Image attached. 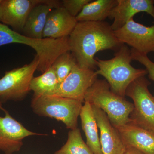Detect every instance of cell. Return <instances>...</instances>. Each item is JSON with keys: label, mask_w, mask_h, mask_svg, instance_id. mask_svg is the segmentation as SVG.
I'll return each mask as SVG.
<instances>
[{"label": "cell", "mask_w": 154, "mask_h": 154, "mask_svg": "<svg viewBox=\"0 0 154 154\" xmlns=\"http://www.w3.org/2000/svg\"><path fill=\"white\" fill-rule=\"evenodd\" d=\"M84 103L79 116L82 128L87 139L86 143L93 154H103L98 134V125L92 106L88 102Z\"/></svg>", "instance_id": "e0dca14e"}, {"label": "cell", "mask_w": 154, "mask_h": 154, "mask_svg": "<svg viewBox=\"0 0 154 154\" xmlns=\"http://www.w3.org/2000/svg\"><path fill=\"white\" fill-rule=\"evenodd\" d=\"M85 102L104 111L116 128L131 122L130 116L133 104L114 93L105 80L97 79L94 82L86 92Z\"/></svg>", "instance_id": "277c9868"}, {"label": "cell", "mask_w": 154, "mask_h": 154, "mask_svg": "<svg viewBox=\"0 0 154 154\" xmlns=\"http://www.w3.org/2000/svg\"><path fill=\"white\" fill-rule=\"evenodd\" d=\"M117 0L91 1L76 17L77 22H103L117 4Z\"/></svg>", "instance_id": "ac0fdd59"}, {"label": "cell", "mask_w": 154, "mask_h": 154, "mask_svg": "<svg viewBox=\"0 0 154 154\" xmlns=\"http://www.w3.org/2000/svg\"><path fill=\"white\" fill-rule=\"evenodd\" d=\"M96 71L81 68L78 65L70 73L58 84L52 96H57L85 102V95L88 89L97 79Z\"/></svg>", "instance_id": "9c48e42d"}, {"label": "cell", "mask_w": 154, "mask_h": 154, "mask_svg": "<svg viewBox=\"0 0 154 154\" xmlns=\"http://www.w3.org/2000/svg\"><path fill=\"white\" fill-rule=\"evenodd\" d=\"M46 0H2L0 22L10 26L18 33H22L28 16L34 7Z\"/></svg>", "instance_id": "8fae6325"}, {"label": "cell", "mask_w": 154, "mask_h": 154, "mask_svg": "<svg viewBox=\"0 0 154 154\" xmlns=\"http://www.w3.org/2000/svg\"><path fill=\"white\" fill-rule=\"evenodd\" d=\"M124 154H144L137 149L131 147H127L126 151Z\"/></svg>", "instance_id": "cb8c5ba5"}, {"label": "cell", "mask_w": 154, "mask_h": 154, "mask_svg": "<svg viewBox=\"0 0 154 154\" xmlns=\"http://www.w3.org/2000/svg\"><path fill=\"white\" fill-rule=\"evenodd\" d=\"M77 65L75 59L70 51L63 53L58 57L51 67L56 75L59 84L69 75Z\"/></svg>", "instance_id": "44dd1931"}, {"label": "cell", "mask_w": 154, "mask_h": 154, "mask_svg": "<svg viewBox=\"0 0 154 154\" xmlns=\"http://www.w3.org/2000/svg\"><path fill=\"white\" fill-rule=\"evenodd\" d=\"M150 83L144 76L130 85L125 96L132 99L133 110L130 116L131 122L154 132V97L149 90Z\"/></svg>", "instance_id": "8992f818"}, {"label": "cell", "mask_w": 154, "mask_h": 154, "mask_svg": "<svg viewBox=\"0 0 154 154\" xmlns=\"http://www.w3.org/2000/svg\"><path fill=\"white\" fill-rule=\"evenodd\" d=\"M60 6L59 1L46 0L34 7L28 16L22 34L31 38H42L48 14L53 9Z\"/></svg>", "instance_id": "2e32d148"}, {"label": "cell", "mask_w": 154, "mask_h": 154, "mask_svg": "<svg viewBox=\"0 0 154 154\" xmlns=\"http://www.w3.org/2000/svg\"><path fill=\"white\" fill-rule=\"evenodd\" d=\"M83 102L75 99L57 96H33L31 107L39 116L61 121L67 129L77 128L78 119Z\"/></svg>", "instance_id": "5b68a950"}, {"label": "cell", "mask_w": 154, "mask_h": 154, "mask_svg": "<svg viewBox=\"0 0 154 154\" xmlns=\"http://www.w3.org/2000/svg\"><path fill=\"white\" fill-rule=\"evenodd\" d=\"M59 82L55 72L51 66L42 74L33 77L30 85L33 96H52L56 90Z\"/></svg>", "instance_id": "d6986e66"}, {"label": "cell", "mask_w": 154, "mask_h": 154, "mask_svg": "<svg viewBox=\"0 0 154 154\" xmlns=\"http://www.w3.org/2000/svg\"><path fill=\"white\" fill-rule=\"evenodd\" d=\"M92 0H63L61 2V6L72 16L76 17L79 14L86 5Z\"/></svg>", "instance_id": "7402d4cb"}, {"label": "cell", "mask_w": 154, "mask_h": 154, "mask_svg": "<svg viewBox=\"0 0 154 154\" xmlns=\"http://www.w3.org/2000/svg\"><path fill=\"white\" fill-rule=\"evenodd\" d=\"M132 60L137 61L145 67L149 78L154 82V62L148 57L147 55L138 52L135 50L131 49Z\"/></svg>", "instance_id": "603a6c76"}, {"label": "cell", "mask_w": 154, "mask_h": 154, "mask_svg": "<svg viewBox=\"0 0 154 154\" xmlns=\"http://www.w3.org/2000/svg\"><path fill=\"white\" fill-rule=\"evenodd\" d=\"M17 43L28 45L36 51L39 63L37 70L43 73L61 54L70 51L68 37L38 39L25 36L0 22V47Z\"/></svg>", "instance_id": "3957f363"}, {"label": "cell", "mask_w": 154, "mask_h": 154, "mask_svg": "<svg viewBox=\"0 0 154 154\" xmlns=\"http://www.w3.org/2000/svg\"><path fill=\"white\" fill-rule=\"evenodd\" d=\"M0 109L2 110H4V109L3 108L2 106V102H0Z\"/></svg>", "instance_id": "d4e9b609"}, {"label": "cell", "mask_w": 154, "mask_h": 154, "mask_svg": "<svg viewBox=\"0 0 154 154\" xmlns=\"http://www.w3.org/2000/svg\"><path fill=\"white\" fill-rule=\"evenodd\" d=\"M69 43L78 66L93 70L96 66L94 57L97 53L117 51L123 44L116 37L111 25L104 21L78 22L69 36Z\"/></svg>", "instance_id": "6da1fadb"}, {"label": "cell", "mask_w": 154, "mask_h": 154, "mask_svg": "<svg viewBox=\"0 0 154 154\" xmlns=\"http://www.w3.org/2000/svg\"></svg>", "instance_id": "4316f807"}, {"label": "cell", "mask_w": 154, "mask_h": 154, "mask_svg": "<svg viewBox=\"0 0 154 154\" xmlns=\"http://www.w3.org/2000/svg\"><path fill=\"white\" fill-rule=\"evenodd\" d=\"M116 128L126 148H134L144 154H154L153 131L131 122Z\"/></svg>", "instance_id": "9a60e30c"}, {"label": "cell", "mask_w": 154, "mask_h": 154, "mask_svg": "<svg viewBox=\"0 0 154 154\" xmlns=\"http://www.w3.org/2000/svg\"><path fill=\"white\" fill-rule=\"evenodd\" d=\"M95 60L99 69L96 71L97 74L105 78L114 93L124 98L130 85L148 74L146 70L136 69L131 65V49L125 44L116 51L113 58L103 60L96 58Z\"/></svg>", "instance_id": "7a4b0ae2"}, {"label": "cell", "mask_w": 154, "mask_h": 154, "mask_svg": "<svg viewBox=\"0 0 154 154\" xmlns=\"http://www.w3.org/2000/svg\"><path fill=\"white\" fill-rule=\"evenodd\" d=\"M116 5L110 11L108 18L113 19L111 25L113 31L118 30L133 18L134 15L146 12L154 19V1L117 0Z\"/></svg>", "instance_id": "4fadbf2b"}, {"label": "cell", "mask_w": 154, "mask_h": 154, "mask_svg": "<svg viewBox=\"0 0 154 154\" xmlns=\"http://www.w3.org/2000/svg\"><path fill=\"white\" fill-rule=\"evenodd\" d=\"M54 154H94L83 140L80 130H70L66 143Z\"/></svg>", "instance_id": "ffe728a7"}, {"label": "cell", "mask_w": 154, "mask_h": 154, "mask_svg": "<svg viewBox=\"0 0 154 154\" xmlns=\"http://www.w3.org/2000/svg\"><path fill=\"white\" fill-rule=\"evenodd\" d=\"M100 130V140L103 154H124L126 149L118 130L111 123L106 113L92 106Z\"/></svg>", "instance_id": "7c38bea8"}, {"label": "cell", "mask_w": 154, "mask_h": 154, "mask_svg": "<svg viewBox=\"0 0 154 154\" xmlns=\"http://www.w3.org/2000/svg\"><path fill=\"white\" fill-rule=\"evenodd\" d=\"M113 32L122 44H127L138 52L147 55L154 51V23L147 27L132 18Z\"/></svg>", "instance_id": "ba28073f"}, {"label": "cell", "mask_w": 154, "mask_h": 154, "mask_svg": "<svg viewBox=\"0 0 154 154\" xmlns=\"http://www.w3.org/2000/svg\"><path fill=\"white\" fill-rule=\"evenodd\" d=\"M38 63L36 55L30 63L5 72L0 79V99L2 102L22 101L25 99L30 91V83Z\"/></svg>", "instance_id": "52a82bcc"}, {"label": "cell", "mask_w": 154, "mask_h": 154, "mask_svg": "<svg viewBox=\"0 0 154 154\" xmlns=\"http://www.w3.org/2000/svg\"><path fill=\"white\" fill-rule=\"evenodd\" d=\"M1 2H2V0H0V4H1Z\"/></svg>", "instance_id": "484cf974"}, {"label": "cell", "mask_w": 154, "mask_h": 154, "mask_svg": "<svg viewBox=\"0 0 154 154\" xmlns=\"http://www.w3.org/2000/svg\"><path fill=\"white\" fill-rule=\"evenodd\" d=\"M78 22L64 8H54L50 12L43 31L42 38L57 39L68 37Z\"/></svg>", "instance_id": "5bb4252c"}, {"label": "cell", "mask_w": 154, "mask_h": 154, "mask_svg": "<svg viewBox=\"0 0 154 154\" xmlns=\"http://www.w3.org/2000/svg\"><path fill=\"white\" fill-rule=\"evenodd\" d=\"M5 116H0V151L5 154L19 152L25 138L45 134L30 131L11 116L4 109Z\"/></svg>", "instance_id": "30bf717a"}]
</instances>
